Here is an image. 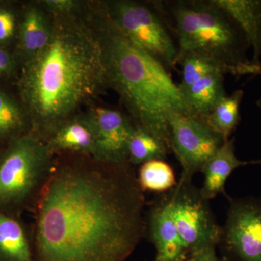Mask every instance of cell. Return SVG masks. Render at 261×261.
<instances>
[{"label": "cell", "mask_w": 261, "mask_h": 261, "mask_svg": "<svg viewBox=\"0 0 261 261\" xmlns=\"http://www.w3.org/2000/svg\"><path fill=\"white\" fill-rule=\"evenodd\" d=\"M129 163H53L38 196L35 261H125L146 231L145 197Z\"/></svg>", "instance_id": "cell-1"}, {"label": "cell", "mask_w": 261, "mask_h": 261, "mask_svg": "<svg viewBox=\"0 0 261 261\" xmlns=\"http://www.w3.org/2000/svg\"><path fill=\"white\" fill-rule=\"evenodd\" d=\"M51 20L49 42L25 61L19 80L34 133L45 142L82 104L108 84L99 31L79 18L77 13L53 16Z\"/></svg>", "instance_id": "cell-2"}, {"label": "cell", "mask_w": 261, "mask_h": 261, "mask_svg": "<svg viewBox=\"0 0 261 261\" xmlns=\"http://www.w3.org/2000/svg\"><path fill=\"white\" fill-rule=\"evenodd\" d=\"M99 16L108 84L119 94L135 126L153 135L171 152L170 115L180 113L200 117L190 107L169 71L130 42L102 6Z\"/></svg>", "instance_id": "cell-3"}, {"label": "cell", "mask_w": 261, "mask_h": 261, "mask_svg": "<svg viewBox=\"0 0 261 261\" xmlns=\"http://www.w3.org/2000/svg\"><path fill=\"white\" fill-rule=\"evenodd\" d=\"M152 3L176 42L178 58L196 53L216 62L225 74L236 78L260 75L259 63L247 57L250 47L243 30L215 0Z\"/></svg>", "instance_id": "cell-4"}, {"label": "cell", "mask_w": 261, "mask_h": 261, "mask_svg": "<svg viewBox=\"0 0 261 261\" xmlns=\"http://www.w3.org/2000/svg\"><path fill=\"white\" fill-rule=\"evenodd\" d=\"M53 154L34 132L10 140L0 157V209L15 210L37 201L50 174Z\"/></svg>", "instance_id": "cell-5"}, {"label": "cell", "mask_w": 261, "mask_h": 261, "mask_svg": "<svg viewBox=\"0 0 261 261\" xmlns=\"http://www.w3.org/2000/svg\"><path fill=\"white\" fill-rule=\"evenodd\" d=\"M102 7L130 42L150 55L168 71L176 69L177 45L152 1L116 0Z\"/></svg>", "instance_id": "cell-6"}, {"label": "cell", "mask_w": 261, "mask_h": 261, "mask_svg": "<svg viewBox=\"0 0 261 261\" xmlns=\"http://www.w3.org/2000/svg\"><path fill=\"white\" fill-rule=\"evenodd\" d=\"M167 193L176 227L190 254L217 247L221 234L210 205L192 178L181 177Z\"/></svg>", "instance_id": "cell-7"}, {"label": "cell", "mask_w": 261, "mask_h": 261, "mask_svg": "<svg viewBox=\"0 0 261 261\" xmlns=\"http://www.w3.org/2000/svg\"><path fill=\"white\" fill-rule=\"evenodd\" d=\"M219 246L224 261H261V199H228Z\"/></svg>", "instance_id": "cell-8"}, {"label": "cell", "mask_w": 261, "mask_h": 261, "mask_svg": "<svg viewBox=\"0 0 261 261\" xmlns=\"http://www.w3.org/2000/svg\"><path fill=\"white\" fill-rule=\"evenodd\" d=\"M168 126L171 152L181 164V177L192 178L201 173L226 140L205 120L190 115L172 113Z\"/></svg>", "instance_id": "cell-9"}, {"label": "cell", "mask_w": 261, "mask_h": 261, "mask_svg": "<svg viewBox=\"0 0 261 261\" xmlns=\"http://www.w3.org/2000/svg\"><path fill=\"white\" fill-rule=\"evenodd\" d=\"M87 115L95 130L96 160L110 163L128 162V144L135 128L133 122L120 111L111 108H93Z\"/></svg>", "instance_id": "cell-10"}, {"label": "cell", "mask_w": 261, "mask_h": 261, "mask_svg": "<svg viewBox=\"0 0 261 261\" xmlns=\"http://www.w3.org/2000/svg\"><path fill=\"white\" fill-rule=\"evenodd\" d=\"M146 231L155 248L154 261H185L190 255L178 233L166 192L151 204Z\"/></svg>", "instance_id": "cell-11"}, {"label": "cell", "mask_w": 261, "mask_h": 261, "mask_svg": "<svg viewBox=\"0 0 261 261\" xmlns=\"http://www.w3.org/2000/svg\"><path fill=\"white\" fill-rule=\"evenodd\" d=\"M235 139L224 141L217 152L202 168L203 183L200 188L202 195L208 200L219 195L230 198L226 192V181L237 168L248 165H261V159L242 161L235 154Z\"/></svg>", "instance_id": "cell-12"}, {"label": "cell", "mask_w": 261, "mask_h": 261, "mask_svg": "<svg viewBox=\"0 0 261 261\" xmlns=\"http://www.w3.org/2000/svg\"><path fill=\"white\" fill-rule=\"evenodd\" d=\"M55 152H76L97 158V140L93 123L88 115L69 119L58 127L47 141Z\"/></svg>", "instance_id": "cell-13"}, {"label": "cell", "mask_w": 261, "mask_h": 261, "mask_svg": "<svg viewBox=\"0 0 261 261\" xmlns=\"http://www.w3.org/2000/svg\"><path fill=\"white\" fill-rule=\"evenodd\" d=\"M40 5L25 7L19 29V47L25 61L47 45L51 34L53 20Z\"/></svg>", "instance_id": "cell-14"}, {"label": "cell", "mask_w": 261, "mask_h": 261, "mask_svg": "<svg viewBox=\"0 0 261 261\" xmlns=\"http://www.w3.org/2000/svg\"><path fill=\"white\" fill-rule=\"evenodd\" d=\"M235 20L253 51L252 63L261 62V0H215Z\"/></svg>", "instance_id": "cell-15"}, {"label": "cell", "mask_w": 261, "mask_h": 261, "mask_svg": "<svg viewBox=\"0 0 261 261\" xmlns=\"http://www.w3.org/2000/svg\"><path fill=\"white\" fill-rule=\"evenodd\" d=\"M225 75L223 72H216L197 81L181 91L194 112L205 121L216 105L226 95Z\"/></svg>", "instance_id": "cell-16"}, {"label": "cell", "mask_w": 261, "mask_h": 261, "mask_svg": "<svg viewBox=\"0 0 261 261\" xmlns=\"http://www.w3.org/2000/svg\"><path fill=\"white\" fill-rule=\"evenodd\" d=\"M0 261H34L28 236L20 222L0 211Z\"/></svg>", "instance_id": "cell-17"}, {"label": "cell", "mask_w": 261, "mask_h": 261, "mask_svg": "<svg viewBox=\"0 0 261 261\" xmlns=\"http://www.w3.org/2000/svg\"><path fill=\"white\" fill-rule=\"evenodd\" d=\"M243 97V89H237L230 95L226 94L206 118L207 124L224 140L229 139L238 128L241 120L240 106Z\"/></svg>", "instance_id": "cell-18"}, {"label": "cell", "mask_w": 261, "mask_h": 261, "mask_svg": "<svg viewBox=\"0 0 261 261\" xmlns=\"http://www.w3.org/2000/svg\"><path fill=\"white\" fill-rule=\"evenodd\" d=\"M137 181L142 192L166 193L177 185L171 165L165 160H152L141 165Z\"/></svg>", "instance_id": "cell-19"}, {"label": "cell", "mask_w": 261, "mask_h": 261, "mask_svg": "<svg viewBox=\"0 0 261 261\" xmlns=\"http://www.w3.org/2000/svg\"><path fill=\"white\" fill-rule=\"evenodd\" d=\"M171 153L161 141L147 130L135 126L128 147L130 165H142L152 160H165Z\"/></svg>", "instance_id": "cell-20"}, {"label": "cell", "mask_w": 261, "mask_h": 261, "mask_svg": "<svg viewBox=\"0 0 261 261\" xmlns=\"http://www.w3.org/2000/svg\"><path fill=\"white\" fill-rule=\"evenodd\" d=\"M25 115L18 102L0 89V140L23 135Z\"/></svg>", "instance_id": "cell-21"}, {"label": "cell", "mask_w": 261, "mask_h": 261, "mask_svg": "<svg viewBox=\"0 0 261 261\" xmlns=\"http://www.w3.org/2000/svg\"><path fill=\"white\" fill-rule=\"evenodd\" d=\"M177 65H181L182 68L181 82L178 84L181 91L197 81L216 72H223L225 74L224 70L216 62L196 53H188L180 57L177 60Z\"/></svg>", "instance_id": "cell-22"}, {"label": "cell", "mask_w": 261, "mask_h": 261, "mask_svg": "<svg viewBox=\"0 0 261 261\" xmlns=\"http://www.w3.org/2000/svg\"><path fill=\"white\" fill-rule=\"evenodd\" d=\"M53 16L73 14L80 11L81 3L74 0H44L39 3Z\"/></svg>", "instance_id": "cell-23"}, {"label": "cell", "mask_w": 261, "mask_h": 261, "mask_svg": "<svg viewBox=\"0 0 261 261\" xmlns=\"http://www.w3.org/2000/svg\"><path fill=\"white\" fill-rule=\"evenodd\" d=\"M15 17L8 8H0V47L9 43L15 34Z\"/></svg>", "instance_id": "cell-24"}, {"label": "cell", "mask_w": 261, "mask_h": 261, "mask_svg": "<svg viewBox=\"0 0 261 261\" xmlns=\"http://www.w3.org/2000/svg\"><path fill=\"white\" fill-rule=\"evenodd\" d=\"M185 261H224L216 252V247H207L192 252Z\"/></svg>", "instance_id": "cell-25"}, {"label": "cell", "mask_w": 261, "mask_h": 261, "mask_svg": "<svg viewBox=\"0 0 261 261\" xmlns=\"http://www.w3.org/2000/svg\"><path fill=\"white\" fill-rule=\"evenodd\" d=\"M15 68L14 58L8 51L0 47V75H9Z\"/></svg>", "instance_id": "cell-26"}, {"label": "cell", "mask_w": 261, "mask_h": 261, "mask_svg": "<svg viewBox=\"0 0 261 261\" xmlns=\"http://www.w3.org/2000/svg\"><path fill=\"white\" fill-rule=\"evenodd\" d=\"M256 105L257 107L261 108V97L256 101Z\"/></svg>", "instance_id": "cell-27"}, {"label": "cell", "mask_w": 261, "mask_h": 261, "mask_svg": "<svg viewBox=\"0 0 261 261\" xmlns=\"http://www.w3.org/2000/svg\"><path fill=\"white\" fill-rule=\"evenodd\" d=\"M259 65H260V75H261V62L260 63H259Z\"/></svg>", "instance_id": "cell-28"}]
</instances>
